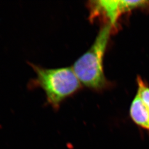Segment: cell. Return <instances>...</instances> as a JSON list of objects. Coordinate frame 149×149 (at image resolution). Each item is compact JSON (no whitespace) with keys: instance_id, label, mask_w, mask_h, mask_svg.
<instances>
[{"instance_id":"obj_4","label":"cell","mask_w":149,"mask_h":149,"mask_svg":"<svg viewBox=\"0 0 149 149\" xmlns=\"http://www.w3.org/2000/svg\"><path fill=\"white\" fill-rule=\"evenodd\" d=\"M130 116L136 125L149 132V109L138 95L131 103Z\"/></svg>"},{"instance_id":"obj_3","label":"cell","mask_w":149,"mask_h":149,"mask_svg":"<svg viewBox=\"0 0 149 149\" xmlns=\"http://www.w3.org/2000/svg\"><path fill=\"white\" fill-rule=\"evenodd\" d=\"M89 18L91 21L100 18L117 31L118 21L120 17L136 10L149 12V1H91L89 2Z\"/></svg>"},{"instance_id":"obj_2","label":"cell","mask_w":149,"mask_h":149,"mask_svg":"<svg viewBox=\"0 0 149 149\" xmlns=\"http://www.w3.org/2000/svg\"><path fill=\"white\" fill-rule=\"evenodd\" d=\"M29 64L36 74V77L29 82V87L42 88L48 104L55 109H58L64 100L81 87L72 68L47 69L31 63Z\"/></svg>"},{"instance_id":"obj_5","label":"cell","mask_w":149,"mask_h":149,"mask_svg":"<svg viewBox=\"0 0 149 149\" xmlns=\"http://www.w3.org/2000/svg\"><path fill=\"white\" fill-rule=\"evenodd\" d=\"M136 83L138 86L136 95L140 97L149 109V87L140 76H137Z\"/></svg>"},{"instance_id":"obj_1","label":"cell","mask_w":149,"mask_h":149,"mask_svg":"<svg viewBox=\"0 0 149 149\" xmlns=\"http://www.w3.org/2000/svg\"><path fill=\"white\" fill-rule=\"evenodd\" d=\"M114 32L110 24H104L91 47L72 67L80 82L91 90L100 91L109 85L104 72L103 61L109 38Z\"/></svg>"}]
</instances>
